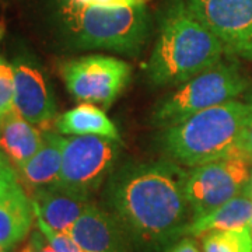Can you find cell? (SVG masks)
Here are the masks:
<instances>
[{"mask_svg":"<svg viewBox=\"0 0 252 252\" xmlns=\"http://www.w3.org/2000/svg\"><path fill=\"white\" fill-rule=\"evenodd\" d=\"M248 228H250V231H251V234H252V217H251V220H250V223H248Z\"/></svg>","mask_w":252,"mask_h":252,"instance_id":"30","label":"cell"},{"mask_svg":"<svg viewBox=\"0 0 252 252\" xmlns=\"http://www.w3.org/2000/svg\"><path fill=\"white\" fill-rule=\"evenodd\" d=\"M252 217V199L240 193L224 205L205 216L190 220L184 227L181 237H202L212 231L233 230L248 225Z\"/></svg>","mask_w":252,"mask_h":252,"instance_id":"17","label":"cell"},{"mask_svg":"<svg viewBox=\"0 0 252 252\" xmlns=\"http://www.w3.org/2000/svg\"><path fill=\"white\" fill-rule=\"evenodd\" d=\"M248 87V80L234 63H217L162 98L152 112V125L167 129L205 109L235 99Z\"/></svg>","mask_w":252,"mask_h":252,"instance_id":"5","label":"cell"},{"mask_svg":"<svg viewBox=\"0 0 252 252\" xmlns=\"http://www.w3.org/2000/svg\"><path fill=\"white\" fill-rule=\"evenodd\" d=\"M35 215L58 233L69 234L73 224L83 215L90 199L79 196L69 190L51 185L31 193Z\"/></svg>","mask_w":252,"mask_h":252,"instance_id":"12","label":"cell"},{"mask_svg":"<svg viewBox=\"0 0 252 252\" xmlns=\"http://www.w3.org/2000/svg\"><path fill=\"white\" fill-rule=\"evenodd\" d=\"M121 154V142L99 136L64 139L62 168L55 185L90 199L108 181Z\"/></svg>","mask_w":252,"mask_h":252,"instance_id":"6","label":"cell"},{"mask_svg":"<svg viewBox=\"0 0 252 252\" xmlns=\"http://www.w3.org/2000/svg\"><path fill=\"white\" fill-rule=\"evenodd\" d=\"M61 14L70 41L81 49H104L136 56L152 32V17L146 4L104 10L62 0Z\"/></svg>","mask_w":252,"mask_h":252,"instance_id":"4","label":"cell"},{"mask_svg":"<svg viewBox=\"0 0 252 252\" xmlns=\"http://www.w3.org/2000/svg\"><path fill=\"white\" fill-rule=\"evenodd\" d=\"M31 245H32V244H31ZM32 252H34V248H32Z\"/></svg>","mask_w":252,"mask_h":252,"instance_id":"31","label":"cell"},{"mask_svg":"<svg viewBox=\"0 0 252 252\" xmlns=\"http://www.w3.org/2000/svg\"><path fill=\"white\" fill-rule=\"evenodd\" d=\"M247 118L248 104L231 99L162 129L158 144L168 160L189 168L221 160L243 153Z\"/></svg>","mask_w":252,"mask_h":252,"instance_id":"3","label":"cell"},{"mask_svg":"<svg viewBox=\"0 0 252 252\" xmlns=\"http://www.w3.org/2000/svg\"><path fill=\"white\" fill-rule=\"evenodd\" d=\"M35 223L36 227L42 231V234L45 235L46 240L51 243V245L58 252H84L80 248V245L76 243L70 235L64 234V233H58V231L52 230L41 217H38L36 215Z\"/></svg>","mask_w":252,"mask_h":252,"instance_id":"20","label":"cell"},{"mask_svg":"<svg viewBox=\"0 0 252 252\" xmlns=\"http://www.w3.org/2000/svg\"><path fill=\"white\" fill-rule=\"evenodd\" d=\"M14 112V70L13 63L0 56V121Z\"/></svg>","mask_w":252,"mask_h":252,"instance_id":"19","label":"cell"},{"mask_svg":"<svg viewBox=\"0 0 252 252\" xmlns=\"http://www.w3.org/2000/svg\"><path fill=\"white\" fill-rule=\"evenodd\" d=\"M61 74L73 98L108 108L129 84L132 67L114 56L89 55L66 61Z\"/></svg>","mask_w":252,"mask_h":252,"instance_id":"8","label":"cell"},{"mask_svg":"<svg viewBox=\"0 0 252 252\" xmlns=\"http://www.w3.org/2000/svg\"><path fill=\"white\" fill-rule=\"evenodd\" d=\"M241 150L252 161V95L250 98V102H248V118H247L245 129H244Z\"/></svg>","mask_w":252,"mask_h":252,"instance_id":"23","label":"cell"},{"mask_svg":"<svg viewBox=\"0 0 252 252\" xmlns=\"http://www.w3.org/2000/svg\"><path fill=\"white\" fill-rule=\"evenodd\" d=\"M70 1L84 6V7L114 10L133 7V6H143L149 0H70Z\"/></svg>","mask_w":252,"mask_h":252,"instance_id":"22","label":"cell"},{"mask_svg":"<svg viewBox=\"0 0 252 252\" xmlns=\"http://www.w3.org/2000/svg\"><path fill=\"white\" fill-rule=\"evenodd\" d=\"M42 143L44 133L16 111L0 121V152L16 168L24 165Z\"/></svg>","mask_w":252,"mask_h":252,"instance_id":"15","label":"cell"},{"mask_svg":"<svg viewBox=\"0 0 252 252\" xmlns=\"http://www.w3.org/2000/svg\"><path fill=\"white\" fill-rule=\"evenodd\" d=\"M244 193L252 199V170H251V177H250V181H248L247 187H245V189H244Z\"/></svg>","mask_w":252,"mask_h":252,"instance_id":"26","label":"cell"},{"mask_svg":"<svg viewBox=\"0 0 252 252\" xmlns=\"http://www.w3.org/2000/svg\"><path fill=\"white\" fill-rule=\"evenodd\" d=\"M58 133L69 136H99L121 142L117 125L104 109L90 102H80L55 121Z\"/></svg>","mask_w":252,"mask_h":252,"instance_id":"16","label":"cell"},{"mask_svg":"<svg viewBox=\"0 0 252 252\" xmlns=\"http://www.w3.org/2000/svg\"><path fill=\"white\" fill-rule=\"evenodd\" d=\"M34 221L32 200L18 184L0 200V245L14 248L27 237Z\"/></svg>","mask_w":252,"mask_h":252,"instance_id":"14","label":"cell"},{"mask_svg":"<svg viewBox=\"0 0 252 252\" xmlns=\"http://www.w3.org/2000/svg\"><path fill=\"white\" fill-rule=\"evenodd\" d=\"M202 237L203 252H252V234L248 225L212 231Z\"/></svg>","mask_w":252,"mask_h":252,"instance_id":"18","label":"cell"},{"mask_svg":"<svg viewBox=\"0 0 252 252\" xmlns=\"http://www.w3.org/2000/svg\"><path fill=\"white\" fill-rule=\"evenodd\" d=\"M185 178L187 170L171 160L127 162L111 174L105 209L133 247L160 251L181 238L190 221Z\"/></svg>","mask_w":252,"mask_h":252,"instance_id":"1","label":"cell"},{"mask_svg":"<svg viewBox=\"0 0 252 252\" xmlns=\"http://www.w3.org/2000/svg\"><path fill=\"white\" fill-rule=\"evenodd\" d=\"M0 252H13V248H7V247H1L0 245Z\"/></svg>","mask_w":252,"mask_h":252,"instance_id":"29","label":"cell"},{"mask_svg":"<svg viewBox=\"0 0 252 252\" xmlns=\"http://www.w3.org/2000/svg\"><path fill=\"white\" fill-rule=\"evenodd\" d=\"M30 243L32 244L34 252H58L51 245V243L46 240V237L42 234V231L39 228L36 231H34V234L31 237V240H30Z\"/></svg>","mask_w":252,"mask_h":252,"instance_id":"24","label":"cell"},{"mask_svg":"<svg viewBox=\"0 0 252 252\" xmlns=\"http://www.w3.org/2000/svg\"><path fill=\"white\" fill-rule=\"evenodd\" d=\"M20 252H32V245H31V243H28Z\"/></svg>","mask_w":252,"mask_h":252,"instance_id":"27","label":"cell"},{"mask_svg":"<svg viewBox=\"0 0 252 252\" xmlns=\"http://www.w3.org/2000/svg\"><path fill=\"white\" fill-rule=\"evenodd\" d=\"M64 139L61 133H44V143L39 150L24 165L17 168L18 181L21 180L31 193L58 182L62 168Z\"/></svg>","mask_w":252,"mask_h":252,"instance_id":"13","label":"cell"},{"mask_svg":"<svg viewBox=\"0 0 252 252\" xmlns=\"http://www.w3.org/2000/svg\"><path fill=\"white\" fill-rule=\"evenodd\" d=\"M4 35V24L0 21V41H1V38Z\"/></svg>","mask_w":252,"mask_h":252,"instance_id":"28","label":"cell"},{"mask_svg":"<svg viewBox=\"0 0 252 252\" xmlns=\"http://www.w3.org/2000/svg\"><path fill=\"white\" fill-rule=\"evenodd\" d=\"M224 52L223 42L195 16L185 0H171L160 18L144 73L157 87L181 86L221 62Z\"/></svg>","mask_w":252,"mask_h":252,"instance_id":"2","label":"cell"},{"mask_svg":"<svg viewBox=\"0 0 252 252\" xmlns=\"http://www.w3.org/2000/svg\"><path fill=\"white\" fill-rule=\"evenodd\" d=\"M1 154H3V153H1V152H0V156H1Z\"/></svg>","mask_w":252,"mask_h":252,"instance_id":"32","label":"cell"},{"mask_svg":"<svg viewBox=\"0 0 252 252\" xmlns=\"http://www.w3.org/2000/svg\"><path fill=\"white\" fill-rule=\"evenodd\" d=\"M69 235L84 252H132L133 248L117 219L94 202L87 205Z\"/></svg>","mask_w":252,"mask_h":252,"instance_id":"11","label":"cell"},{"mask_svg":"<svg viewBox=\"0 0 252 252\" xmlns=\"http://www.w3.org/2000/svg\"><path fill=\"white\" fill-rule=\"evenodd\" d=\"M165 252H200L196 243L192 240V237H184L175 244L170 245Z\"/></svg>","mask_w":252,"mask_h":252,"instance_id":"25","label":"cell"},{"mask_svg":"<svg viewBox=\"0 0 252 252\" xmlns=\"http://www.w3.org/2000/svg\"><path fill=\"white\" fill-rule=\"evenodd\" d=\"M14 111L32 125H46L56 115L54 91L35 62L20 56L13 62Z\"/></svg>","mask_w":252,"mask_h":252,"instance_id":"10","label":"cell"},{"mask_svg":"<svg viewBox=\"0 0 252 252\" xmlns=\"http://www.w3.org/2000/svg\"><path fill=\"white\" fill-rule=\"evenodd\" d=\"M250 161L245 154L238 153L188 170L184 189L190 220L205 216L243 193L251 177Z\"/></svg>","mask_w":252,"mask_h":252,"instance_id":"7","label":"cell"},{"mask_svg":"<svg viewBox=\"0 0 252 252\" xmlns=\"http://www.w3.org/2000/svg\"><path fill=\"white\" fill-rule=\"evenodd\" d=\"M20 184L17 171L13 168V164L9 158L1 154L0 156V200L9 193L11 189Z\"/></svg>","mask_w":252,"mask_h":252,"instance_id":"21","label":"cell"},{"mask_svg":"<svg viewBox=\"0 0 252 252\" xmlns=\"http://www.w3.org/2000/svg\"><path fill=\"white\" fill-rule=\"evenodd\" d=\"M223 42L225 52L252 61V0H185Z\"/></svg>","mask_w":252,"mask_h":252,"instance_id":"9","label":"cell"}]
</instances>
